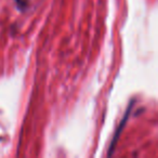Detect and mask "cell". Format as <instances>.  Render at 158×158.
I'll list each match as a JSON object with an SVG mask.
<instances>
[{"instance_id":"cell-1","label":"cell","mask_w":158,"mask_h":158,"mask_svg":"<svg viewBox=\"0 0 158 158\" xmlns=\"http://www.w3.org/2000/svg\"><path fill=\"white\" fill-rule=\"evenodd\" d=\"M134 104H135V100H132V101L129 103V105H128L125 115H123V119H121L120 123H119L118 127H117V129L115 130L114 136H113L112 142H110V147H108V154H107L108 156H112V154L114 153L115 147H116V144H117V142H118V139H119V136H120L121 132H123V128H125L126 123H127L128 119H129L130 115H131V110H132V108H133Z\"/></svg>"}]
</instances>
